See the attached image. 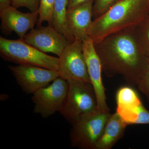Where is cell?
I'll return each mask as SVG.
<instances>
[{
    "instance_id": "cell-1",
    "label": "cell",
    "mask_w": 149,
    "mask_h": 149,
    "mask_svg": "<svg viewBox=\"0 0 149 149\" xmlns=\"http://www.w3.org/2000/svg\"><path fill=\"white\" fill-rule=\"evenodd\" d=\"M135 27L116 32L94 43L107 76L121 75L132 86L140 83L148 62L136 38Z\"/></svg>"
},
{
    "instance_id": "cell-2",
    "label": "cell",
    "mask_w": 149,
    "mask_h": 149,
    "mask_svg": "<svg viewBox=\"0 0 149 149\" xmlns=\"http://www.w3.org/2000/svg\"><path fill=\"white\" fill-rule=\"evenodd\" d=\"M149 0H120L93 20L89 37L94 43L125 29L138 26L147 17Z\"/></svg>"
},
{
    "instance_id": "cell-3",
    "label": "cell",
    "mask_w": 149,
    "mask_h": 149,
    "mask_svg": "<svg viewBox=\"0 0 149 149\" xmlns=\"http://www.w3.org/2000/svg\"><path fill=\"white\" fill-rule=\"evenodd\" d=\"M0 56L5 61L18 65H34L58 70V57L41 52L23 39L10 40L0 37Z\"/></svg>"
},
{
    "instance_id": "cell-4",
    "label": "cell",
    "mask_w": 149,
    "mask_h": 149,
    "mask_svg": "<svg viewBox=\"0 0 149 149\" xmlns=\"http://www.w3.org/2000/svg\"><path fill=\"white\" fill-rule=\"evenodd\" d=\"M68 91L59 112L71 125L84 115L97 107V97L91 83L81 80H67Z\"/></svg>"
},
{
    "instance_id": "cell-5",
    "label": "cell",
    "mask_w": 149,
    "mask_h": 149,
    "mask_svg": "<svg viewBox=\"0 0 149 149\" xmlns=\"http://www.w3.org/2000/svg\"><path fill=\"white\" fill-rule=\"evenodd\" d=\"M110 111L97 107L84 115L72 125L70 140L72 148L80 149H95L107 120Z\"/></svg>"
},
{
    "instance_id": "cell-6",
    "label": "cell",
    "mask_w": 149,
    "mask_h": 149,
    "mask_svg": "<svg viewBox=\"0 0 149 149\" xmlns=\"http://www.w3.org/2000/svg\"><path fill=\"white\" fill-rule=\"evenodd\" d=\"M68 91L67 81L58 77L51 85L41 88L32 94L33 112L46 118L60 111Z\"/></svg>"
},
{
    "instance_id": "cell-7",
    "label": "cell",
    "mask_w": 149,
    "mask_h": 149,
    "mask_svg": "<svg viewBox=\"0 0 149 149\" xmlns=\"http://www.w3.org/2000/svg\"><path fill=\"white\" fill-rule=\"evenodd\" d=\"M58 58L60 77L66 80L91 83L83 52V42L75 40L69 43Z\"/></svg>"
},
{
    "instance_id": "cell-8",
    "label": "cell",
    "mask_w": 149,
    "mask_h": 149,
    "mask_svg": "<svg viewBox=\"0 0 149 149\" xmlns=\"http://www.w3.org/2000/svg\"><path fill=\"white\" fill-rule=\"evenodd\" d=\"M8 68L22 91L28 94L47 87L59 77L58 71L34 65H9Z\"/></svg>"
},
{
    "instance_id": "cell-9",
    "label": "cell",
    "mask_w": 149,
    "mask_h": 149,
    "mask_svg": "<svg viewBox=\"0 0 149 149\" xmlns=\"http://www.w3.org/2000/svg\"><path fill=\"white\" fill-rule=\"evenodd\" d=\"M23 40L41 52L52 53L58 57L70 43L64 35L50 24L30 29Z\"/></svg>"
},
{
    "instance_id": "cell-10",
    "label": "cell",
    "mask_w": 149,
    "mask_h": 149,
    "mask_svg": "<svg viewBox=\"0 0 149 149\" xmlns=\"http://www.w3.org/2000/svg\"><path fill=\"white\" fill-rule=\"evenodd\" d=\"M83 49L88 74L97 97V107L104 111H110L102 79L101 62L96 52L94 42L90 37L83 41Z\"/></svg>"
},
{
    "instance_id": "cell-11",
    "label": "cell",
    "mask_w": 149,
    "mask_h": 149,
    "mask_svg": "<svg viewBox=\"0 0 149 149\" xmlns=\"http://www.w3.org/2000/svg\"><path fill=\"white\" fill-rule=\"evenodd\" d=\"M17 9L10 6L0 10L1 29L4 35H9L14 32L20 39H23L27 31L37 24L39 13H24Z\"/></svg>"
},
{
    "instance_id": "cell-12",
    "label": "cell",
    "mask_w": 149,
    "mask_h": 149,
    "mask_svg": "<svg viewBox=\"0 0 149 149\" xmlns=\"http://www.w3.org/2000/svg\"><path fill=\"white\" fill-rule=\"evenodd\" d=\"M94 0H91L77 7L68 10L67 21L75 40L83 42L89 37L93 20V8Z\"/></svg>"
},
{
    "instance_id": "cell-13",
    "label": "cell",
    "mask_w": 149,
    "mask_h": 149,
    "mask_svg": "<svg viewBox=\"0 0 149 149\" xmlns=\"http://www.w3.org/2000/svg\"><path fill=\"white\" fill-rule=\"evenodd\" d=\"M127 124L116 112L111 114L95 149H111L122 138Z\"/></svg>"
},
{
    "instance_id": "cell-14",
    "label": "cell",
    "mask_w": 149,
    "mask_h": 149,
    "mask_svg": "<svg viewBox=\"0 0 149 149\" xmlns=\"http://www.w3.org/2000/svg\"><path fill=\"white\" fill-rule=\"evenodd\" d=\"M68 0H55L52 25L66 37L70 43L75 39L71 33L67 21Z\"/></svg>"
},
{
    "instance_id": "cell-15",
    "label": "cell",
    "mask_w": 149,
    "mask_h": 149,
    "mask_svg": "<svg viewBox=\"0 0 149 149\" xmlns=\"http://www.w3.org/2000/svg\"><path fill=\"white\" fill-rule=\"evenodd\" d=\"M116 112L127 125L149 124V111L143 104L137 106L117 107Z\"/></svg>"
},
{
    "instance_id": "cell-16",
    "label": "cell",
    "mask_w": 149,
    "mask_h": 149,
    "mask_svg": "<svg viewBox=\"0 0 149 149\" xmlns=\"http://www.w3.org/2000/svg\"><path fill=\"white\" fill-rule=\"evenodd\" d=\"M116 100L118 107L136 106L142 104L136 91L128 86L118 89L116 93Z\"/></svg>"
},
{
    "instance_id": "cell-17",
    "label": "cell",
    "mask_w": 149,
    "mask_h": 149,
    "mask_svg": "<svg viewBox=\"0 0 149 149\" xmlns=\"http://www.w3.org/2000/svg\"><path fill=\"white\" fill-rule=\"evenodd\" d=\"M135 35L144 54L149 58V18L144 19L135 28Z\"/></svg>"
},
{
    "instance_id": "cell-18",
    "label": "cell",
    "mask_w": 149,
    "mask_h": 149,
    "mask_svg": "<svg viewBox=\"0 0 149 149\" xmlns=\"http://www.w3.org/2000/svg\"><path fill=\"white\" fill-rule=\"evenodd\" d=\"M55 0H40V7L38 10L39 18L37 27L42 26L45 22L52 25L53 16L54 5Z\"/></svg>"
},
{
    "instance_id": "cell-19",
    "label": "cell",
    "mask_w": 149,
    "mask_h": 149,
    "mask_svg": "<svg viewBox=\"0 0 149 149\" xmlns=\"http://www.w3.org/2000/svg\"><path fill=\"white\" fill-rule=\"evenodd\" d=\"M93 13L94 19L105 13L120 0H94Z\"/></svg>"
},
{
    "instance_id": "cell-20",
    "label": "cell",
    "mask_w": 149,
    "mask_h": 149,
    "mask_svg": "<svg viewBox=\"0 0 149 149\" xmlns=\"http://www.w3.org/2000/svg\"><path fill=\"white\" fill-rule=\"evenodd\" d=\"M40 0H13L11 6L15 8L25 7L31 12H38Z\"/></svg>"
},
{
    "instance_id": "cell-21",
    "label": "cell",
    "mask_w": 149,
    "mask_h": 149,
    "mask_svg": "<svg viewBox=\"0 0 149 149\" xmlns=\"http://www.w3.org/2000/svg\"><path fill=\"white\" fill-rule=\"evenodd\" d=\"M137 86L141 93L146 96L149 102V58L146 72Z\"/></svg>"
},
{
    "instance_id": "cell-22",
    "label": "cell",
    "mask_w": 149,
    "mask_h": 149,
    "mask_svg": "<svg viewBox=\"0 0 149 149\" xmlns=\"http://www.w3.org/2000/svg\"><path fill=\"white\" fill-rule=\"evenodd\" d=\"M91 0H68V10L72 9Z\"/></svg>"
},
{
    "instance_id": "cell-23",
    "label": "cell",
    "mask_w": 149,
    "mask_h": 149,
    "mask_svg": "<svg viewBox=\"0 0 149 149\" xmlns=\"http://www.w3.org/2000/svg\"><path fill=\"white\" fill-rule=\"evenodd\" d=\"M13 0H0V10L11 6Z\"/></svg>"
},
{
    "instance_id": "cell-24",
    "label": "cell",
    "mask_w": 149,
    "mask_h": 149,
    "mask_svg": "<svg viewBox=\"0 0 149 149\" xmlns=\"http://www.w3.org/2000/svg\"></svg>"
}]
</instances>
